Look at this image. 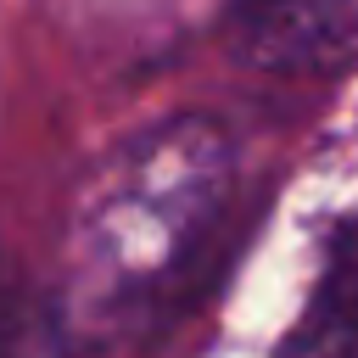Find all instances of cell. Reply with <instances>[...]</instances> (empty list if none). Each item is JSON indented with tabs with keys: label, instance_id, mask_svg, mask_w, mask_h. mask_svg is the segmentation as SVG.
<instances>
[{
	"label": "cell",
	"instance_id": "1",
	"mask_svg": "<svg viewBox=\"0 0 358 358\" xmlns=\"http://www.w3.org/2000/svg\"><path fill=\"white\" fill-rule=\"evenodd\" d=\"M229 201V145L213 123L179 117L117 145L67 218V308L90 336L157 313L190 274Z\"/></svg>",
	"mask_w": 358,
	"mask_h": 358
},
{
	"label": "cell",
	"instance_id": "2",
	"mask_svg": "<svg viewBox=\"0 0 358 358\" xmlns=\"http://www.w3.org/2000/svg\"><path fill=\"white\" fill-rule=\"evenodd\" d=\"M229 50L280 78L347 67L358 56V0H241Z\"/></svg>",
	"mask_w": 358,
	"mask_h": 358
},
{
	"label": "cell",
	"instance_id": "3",
	"mask_svg": "<svg viewBox=\"0 0 358 358\" xmlns=\"http://www.w3.org/2000/svg\"><path fill=\"white\" fill-rule=\"evenodd\" d=\"M0 358H62V319L0 268Z\"/></svg>",
	"mask_w": 358,
	"mask_h": 358
}]
</instances>
